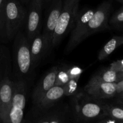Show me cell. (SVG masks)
<instances>
[{"instance_id":"obj_1","label":"cell","mask_w":123,"mask_h":123,"mask_svg":"<svg viewBox=\"0 0 123 123\" xmlns=\"http://www.w3.org/2000/svg\"><path fill=\"white\" fill-rule=\"evenodd\" d=\"M111 8L110 2L104 1L95 10L86 9L78 12L75 26L66 46V54L71 52L91 35L109 28L108 19Z\"/></svg>"},{"instance_id":"obj_2","label":"cell","mask_w":123,"mask_h":123,"mask_svg":"<svg viewBox=\"0 0 123 123\" xmlns=\"http://www.w3.org/2000/svg\"><path fill=\"white\" fill-rule=\"evenodd\" d=\"M71 108L76 121L88 123L96 121L107 116L105 103L86 93L73 96Z\"/></svg>"},{"instance_id":"obj_3","label":"cell","mask_w":123,"mask_h":123,"mask_svg":"<svg viewBox=\"0 0 123 123\" xmlns=\"http://www.w3.org/2000/svg\"><path fill=\"white\" fill-rule=\"evenodd\" d=\"M76 121L71 106L56 103L45 109L32 107L23 123H73Z\"/></svg>"},{"instance_id":"obj_4","label":"cell","mask_w":123,"mask_h":123,"mask_svg":"<svg viewBox=\"0 0 123 123\" xmlns=\"http://www.w3.org/2000/svg\"><path fill=\"white\" fill-rule=\"evenodd\" d=\"M14 40L13 57L16 72L19 79L24 80V78L28 76L33 68L30 43L26 36L20 30Z\"/></svg>"},{"instance_id":"obj_5","label":"cell","mask_w":123,"mask_h":123,"mask_svg":"<svg viewBox=\"0 0 123 123\" xmlns=\"http://www.w3.org/2000/svg\"><path fill=\"white\" fill-rule=\"evenodd\" d=\"M80 1L65 0L53 35L52 48L57 46L66 34L72 28L78 13Z\"/></svg>"},{"instance_id":"obj_6","label":"cell","mask_w":123,"mask_h":123,"mask_svg":"<svg viewBox=\"0 0 123 123\" xmlns=\"http://www.w3.org/2000/svg\"><path fill=\"white\" fill-rule=\"evenodd\" d=\"M26 85L22 79L14 81V92L2 123H23L26 103Z\"/></svg>"},{"instance_id":"obj_7","label":"cell","mask_w":123,"mask_h":123,"mask_svg":"<svg viewBox=\"0 0 123 123\" xmlns=\"http://www.w3.org/2000/svg\"><path fill=\"white\" fill-rule=\"evenodd\" d=\"M26 15V11L18 0H6L5 28L7 39H14L24 24Z\"/></svg>"},{"instance_id":"obj_8","label":"cell","mask_w":123,"mask_h":123,"mask_svg":"<svg viewBox=\"0 0 123 123\" xmlns=\"http://www.w3.org/2000/svg\"><path fill=\"white\" fill-rule=\"evenodd\" d=\"M43 0H32L29 7L26 22V37L30 43L40 32Z\"/></svg>"},{"instance_id":"obj_9","label":"cell","mask_w":123,"mask_h":123,"mask_svg":"<svg viewBox=\"0 0 123 123\" xmlns=\"http://www.w3.org/2000/svg\"><path fill=\"white\" fill-rule=\"evenodd\" d=\"M62 0H52L42 34L48 50L52 49V40L62 8Z\"/></svg>"},{"instance_id":"obj_10","label":"cell","mask_w":123,"mask_h":123,"mask_svg":"<svg viewBox=\"0 0 123 123\" xmlns=\"http://www.w3.org/2000/svg\"><path fill=\"white\" fill-rule=\"evenodd\" d=\"M84 91L88 96L100 100L110 98L117 95L116 82L88 83Z\"/></svg>"},{"instance_id":"obj_11","label":"cell","mask_w":123,"mask_h":123,"mask_svg":"<svg viewBox=\"0 0 123 123\" xmlns=\"http://www.w3.org/2000/svg\"><path fill=\"white\" fill-rule=\"evenodd\" d=\"M58 70V66L52 67L36 85L32 94L33 106L36 105L43 95L49 89L55 85Z\"/></svg>"},{"instance_id":"obj_12","label":"cell","mask_w":123,"mask_h":123,"mask_svg":"<svg viewBox=\"0 0 123 123\" xmlns=\"http://www.w3.org/2000/svg\"><path fill=\"white\" fill-rule=\"evenodd\" d=\"M14 81L5 75L0 81V123H2L14 92Z\"/></svg>"},{"instance_id":"obj_13","label":"cell","mask_w":123,"mask_h":123,"mask_svg":"<svg viewBox=\"0 0 123 123\" xmlns=\"http://www.w3.org/2000/svg\"><path fill=\"white\" fill-rule=\"evenodd\" d=\"M64 96H65L64 86L54 85L43 95L37 104L32 107L38 109L48 108L57 103Z\"/></svg>"},{"instance_id":"obj_14","label":"cell","mask_w":123,"mask_h":123,"mask_svg":"<svg viewBox=\"0 0 123 123\" xmlns=\"http://www.w3.org/2000/svg\"><path fill=\"white\" fill-rule=\"evenodd\" d=\"M30 51L34 68L37 66L43 56L48 52L42 32L36 35L31 42Z\"/></svg>"},{"instance_id":"obj_15","label":"cell","mask_w":123,"mask_h":123,"mask_svg":"<svg viewBox=\"0 0 123 123\" xmlns=\"http://www.w3.org/2000/svg\"><path fill=\"white\" fill-rule=\"evenodd\" d=\"M118 72L110 68L103 70L92 76L88 83L106 82L114 83L117 82Z\"/></svg>"},{"instance_id":"obj_16","label":"cell","mask_w":123,"mask_h":123,"mask_svg":"<svg viewBox=\"0 0 123 123\" xmlns=\"http://www.w3.org/2000/svg\"><path fill=\"white\" fill-rule=\"evenodd\" d=\"M123 44V36H115L112 38L100 50L98 59L100 61L107 58L115 49Z\"/></svg>"},{"instance_id":"obj_17","label":"cell","mask_w":123,"mask_h":123,"mask_svg":"<svg viewBox=\"0 0 123 123\" xmlns=\"http://www.w3.org/2000/svg\"><path fill=\"white\" fill-rule=\"evenodd\" d=\"M105 110L107 116L123 121V107L105 103Z\"/></svg>"},{"instance_id":"obj_18","label":"cell","mask_w":123,"mask_h":123,"mask_svg":"<svg viewBox=\"0 0 123 123\" xmlns=\"http://www.w3.org/2000/svg\"><path fill=\"white\" fill-rule=\"evenodd\" d=\"M68 67V66H67L58 67L55 85L64 86L69 81L70 78L68 74V72H67Z\"/></svg>"},{"instance_id":"obj_19","label":"cell","mask_w":123,"mask_h":123,"mask_svg":"<svg viewBox=\"0 0 123 123\" xmlns=\"http://www.w3.org/2000/svg\"><path fill=\"white\" fill-rule=\"evenodd\" d=\"M6 0H0V40L6 38L5 28V10Z\"/></svg>"},{"instance_id":"obj_20","label":"cell","mask_w":123,"mask_h":123,"mask_svg":"<svg viewBox=\"0 0 123 123\" xmlns=\"http://www.w3.org/2000/svg\"><path fill=\"white\" fill-rule=\"evenodd\" d=\"M79 79H72L64 85L65 96H73L76 94L78 90V84Z\"/></svg>"},{"instance_id":"obj_21","label":"cell","mask_w":123,"mask_h":123,"mask_svg":"<svg viewBox=\"0 0 123 123\" xmlns=\"http://www.w3.org/2000/svg\"><path fill=\"white\" fill-rule=\"evenodd\" d=\"M109 24L115 28H121L123 26V8L112 16L110 19Z\"/></svg>"},{"instance_id":"obj_22","label":"cell","mask_w":123,"mask_h":123,"mask_svg":"<svg viewBox=\"0 0 123 123\" xmlns=\"http://www.w3.org/2000/svg\"><path fill=\"white\" fill-rule=\"evenodd\" d=\"M67 72H68L70 79H79L82 73L84 72V70L82 68H80V67H79V66H70V67L68 66Z\"/></svg>"},{"instance_id":"obj_23","label":"cell","mask_w":123,"mask_h":123,"mask_svg":"<svg viewBox=\"0 0 123 123\" xmlns=\"http://www.w3.org/2000/svg\"><path fill=\"white\" fill-rule=\"evenodd\" d=\"M109 68L111 69L117 71V72H120V71L123 70V60L114 61V62H112Z\"/></svg>"},{"instance_id":"obj_24","label":"cell","mask_w":123,"mask_h":123,"mask_svg":"<svg viewBox=\"0 0 123 123\" xmlns=\"http://www.w3.org/2000/svg\"><path fill=\"white\" fill-rule=\"evenodd\" d=\"M94 123H123V121H119V120H115L112 118L106 116L95 121Z\"/></svg>"},{"instance_id":"obj_25","label":"cell","mask_w":123,"mask_h":123,"mask_svg":"<svg viewBox=\"0 0 123 123\" xmlns=\"http://www.w3.org/2000/svg\"><path fill=\"white\" fill-rule=\"evenodd\" d=\"M116 86L117 94L123 92V80L116 82Z\"/></svg>"},{"instance_id":"obj_26","label":"cell","mask_w":123,"mask_h":123,"mask_svg":"<svg viewBox=\"0 0 123 123\" xmlns=\"http://www.w3.org/2000/svg\"><path fill=\"white\" fill-rule=\"evenodd\" d=\"M123 80V70L118 72V77H117V82L121 81Z\"/></svg>"},{"instance_id":"obj_27","label":"cell","mask_w":123,"mask_h":123,"mask_svg":"<svg viewBox=\"0 0 123 123\" xmlns=\"http://www.w3.org/2000/svg\"><path fill=\"white\" fill-rule=\"evenodd\" d=\"M118 102L121 104V103H123V92H121V93L118 94Z\"/></svg>"},{"instance_id":"obj_28","label":"cell","mask_w":123,"mask_h":123,"mask_svg":"<svg viewBox=\"0 0 123 123\" xmlns=\"http://www.w3.org/2000/svg\"><path fill=\"white\" fill-rule=\"evenodd\" d=\"M3 53H2V52L1 51V48H0V68H1V67H2V62H3Z\"/></svg>"},{"instance_id":"obj_29","label":"cell","mask_w":123,"mask_h":123,"mask_svg":"<svg viewBox=\"0 0 123 123\" xmlns=\"http://www.w3.org/2000/svg\"><path fill=\"white\" fill-rule=\"evenodd\" d=\"M50 0H43V2H48L49 1H50Z\"/></svg>"},{"instance_id":"obj_30","label":"cell","mask_w":123,"mask_h":123,"mask_svg":"<svg viewBox=\"0 0 123 123\" xmlns=\"http://www.w3.org/2000/svg\"><path fill=\"white\" fill-rule=\"evenodd\" d=\"M27 1H28V0H22V1H23V2H27Z\"/></svg>"},{"instance_id":"obj_31","label":"cell","mask_w":123,"mask_h":123,"mask_svg":"<svg viewBox=\"0 0 123 123\" xmlns=\"http://www.w3.org/2000/svg\"><path fill=\"white\" fill-rule=\"evenodd\" d=\"M119 1H120V2H122V3H123V0H119Z\"/></svg>"},{"instance_id":"obj_32","label":"cell","mask_w":123,"mask_h":123,"mask_svg":"<svg viewBox=\"0 0 123 123\" xmlns=\"http://www.w3.org/2000/svg\"><path fill=\"white\" fill-rule=\"evenodd\" d=\"M121 105H122L123 106V103H121Z\"/></svg>"},{"instance_id":"obj_33","label":"cell","mask_w":123,"mask_h":123,"mask_svg":"<svg viewBox=\"0 0 123 123\" xmlns=\"http://www.w3.org/2000/svg\"><path fill=\"white\" fill-rule=\"evenodd\" d=\"M0 81H1V80H0Z\"/></svg>"}]
</instances>
